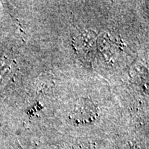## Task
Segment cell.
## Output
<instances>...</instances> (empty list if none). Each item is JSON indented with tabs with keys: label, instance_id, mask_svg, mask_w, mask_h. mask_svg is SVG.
Segmentation results:
<instances>
[{
	"label": "cell",
	"instance_id": "1",
	"mask_svg": "<svg viewBox=\"0 0 149 149\" xmlns=\"http://www.w3.org/2000/svg\"><path fill=\"white\" fill-rule=\"evenodd\" d=\"M97 109L92 102L84 100L77 104L76 109L74 111V115L76 120L80 122H87L91 119L96 117Z\"/></svg>",
	"mask_w": 149,
	"mask_h": 149
}]
</instances>
